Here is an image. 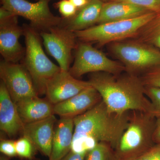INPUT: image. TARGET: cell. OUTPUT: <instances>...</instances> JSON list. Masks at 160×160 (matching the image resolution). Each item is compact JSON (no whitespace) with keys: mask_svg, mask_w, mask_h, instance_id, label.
Listing matches in <instances>:
<instances>
[{"mask_svg":"<svg viewBox=\"0 0 160 160\" xmlns=\"http://www.w3.org/2000/svg\"><path fill=\"white\" fill-rule=\"evenodd\" d=\"M102 101L100 93L91 86L66 101L53 106L54 114L61 118H74Z\"/></svg>","mask_w":160,"mask_h":160,"instance_id":"obj_13","label":"cell"},{"mask_svg":"<svg viewBox=\"0 0 160 160\" xmlns=\"http://www.w3.org/2000/svg\"></svg>","mask_w":160,"mask_h":160,"instance_id":"obj_36","label":"cell"},{"mask_svg":"<svg viewBox=\"0 0 160 160\" xmlns=\"http://www.w3.org/2000/svg\"><path fill=\"white\" fill-rule=\"evenodd\" d=\"M101 1H102V2H103V1H111V0H101Z\"/></svg>","mask_w":160,"mask_h":160,"instance_id":"obj_35","label":"cell"},{"mask_svg":"<svg viewBox=\"0 0 160 160\" xmlns=\"http://www.w3.org/2000/svg\"><path fill=\"white\" fill-rule=\"evenodd\" d=\"M76 49L74 62L69 72L77 78L88 73L106 72L118 75L126 70L124 66L110 59L89 43H80Z\"/></svg>","mask_w":160,"mask_h":160,"instance_id":"obj_7","label":"cell"},{"mask_svg":"<svg viewBox=\"0 0 160 160\" xmlns=\"http://www.w3.org/2000/svg\"><path fill=\"white\" fill-rule=\"evenodd\" d=\"M58 7L61 14L65 18L69 19L76 14L77 8L69 0H62L58 4Z\"/></svg>","mask_w":160,"mask_h":160,"instance_id":"obj_27","label":"cell"},{"mask_svg":"<svg viewBox=\"0 0 160 160\" xmlns=\"http://www.w3.org/2000/svg\"><path fill=\"white\" fill-rule=\"evenodd\" d=\"M145 93L152 104V114L156 118L160 116V88L145 86Z\"/></svg>","mask_w":160,"mask_h":160,"instance_id":"obj_24","label":"cell"},{"mask_svg":"<svg viewBox=\"0 0 160 160\" xmlns=\"http://www.w3.org/2000/svg\"><path fill=\"white\" fill-rule=\"evenodd\" d=\"M155 119L149 112L131 111L128 126L117 146L120 154L126 156L135 154L153 141Z\"/></svg>","mask_w":160,"mask_h":160,"instance_id":"obj_5","label":"cell"},{"mask_svg":"<svg viewBox=\"0 0 160 160\" xmlns=\"http://www.w3.org/2000/svg\"><path fill=\"white\" fill-rule=\"evenodd\" d=\"M88 82L111 112L123 114L138 111L152 114V104L145 93L141 78L130 73L120 75L97 72L92 73Z\"/></svg>","mask_w":160,"mask_h":160,"instance_id":"obj_1","label":"cell"},{"mask_svg":"<svg viewBox=\"0 0 160 160\" xmlns=\"http://www.w3.org/2000/svg\"><path fill=\"white\" fill-rule=\"evenodd\" d=\"M87 152L75 153L71 151L60 160H85Z\"/></svg>","mask_w":160,"mask_h":160,"instance_id":"obj_30","label":"cell"},{"mask_svg":"<svg viewBox=\"0 0 160 160\" xmlns=\"http://www.w3.org/2000/svg\"><path fill=\"white\" fill-rule=\"evenodd\" d=\"M0 160H9L8 158L6 157V156H2L0 158Z\"/></svg>","mask_w":160,"mask_h":160,"instance_id":"obj_33","label":"cell"},{"mask_svg":"<svg viewBox=\"0 0 160 160\" xmlns=\"http://www.w3.org/2000/svg\"><path fill=\"white\" fill-rule=\"evenodd\" d=\"M98 143L97 141L89 137L73 136L71 151L77 153L88 152L93 149Z\"/></svg>","mask_w":160,"mask_h":160,"instance_id":"obj_20","label":"cell"},{"mask_svg":"<svg viewBox=\"0 0 160 160\" xmlns=\"http://www.w3.org/2000/svg\"><path fill=\"white\" fill-rule=\"evenodd\" d=\"M108 143L99 142L93 149L87 152L85 160H109L110 156Z\"/></svg>","mask_w":160,"mask_h":160,"instance_id":"obj_22","label":"cell"},{"mask_svg":"<svg viewBox=\"0 0 160 160\" xmlns=\"http://www.w3.org/2000/svg\"><path fill=\"white\" fill-rule=\"evenodd\" d=\"M111 2H123L133 4L160 14V0H111Z\"/></svg>","mask_w":160,"mask_h":160,"instance_id":"obj_25","label":"cell"},{"mask_svg":"<svg viewBox=\"0 0 160 160\" xmlns=\"http://www.w3.org/2000/svg\"><path fill=\"white\" fill-rule=\"evenodd\" d=\"M157 16V13L150 12L133 18L98 24L74 32L77 38L84 42L103 46L138 34Z\"/></svg>","mask_w":160,"mask_h":160,"instance_id":"obj_4","label":"cell"},{"mask_svg":"<svg viewBox=\"0 0 160 160\" xmlns=\"http://www.w3.org/2000/svg\"><path fill=\"white\" fill-rule=\"evenodd\" d=\"M23 123L37 122L55 115L53 104L38 96L26 98L15 103Z\"/></svg>","mask_w":160,"mask_h":160,"instance_id":"obj_17","label":"cell"},{"mask_svg":"<svg viewBox=\"0 0 160 160\" xmlns=\"http://www.w3.org/2000/svg\"><path fill=\"white\" fill-rule=\"evenodd\" d=\"M110 49L132 74L160 66V52L141 42H115Z\"/></svg>","mask_w":160,"mask_h":160,"instance_id":"obj_6","label":"cell"},{"mask_svg":"<svg viewBox=\"0 0 160 160\" xmlns=\"http://www.w3.org/2000/svg\"><path fill=\"white\" fill-rule=\"evenodd\" d=\"M57 122L53 115L37 122L24 124L22 131L23 136L30 140L36 148L49 158L51 153Z\"/></svg>","mask_w":160,"mask_h":160,"instance_id":"obj_14","label":"cell"},{"mask_svg":"<svg viewBox=\"0 0 160 160\" xmlns=\"http://www.w3.org/2000/svg\"><path fill=\"white\" fill-rule=\"evenodd\" d=\"M17 17L0 21V53L4 61L9 62L19 63L26 52L19 42L24 30L18 24Z\"/></svg>","mask_w":160,"mask_h":160,"instance_id":"obj_11","label":"cell"},{"mask_svg":"<svg viewBox=\"0 0 160 160\" xmlns=\"http://www.w3.org/2000/svg\"><path fill=\"white\" fill-rule=\"evenodd\" d=\"M23 28L26 52L22 64L31 76L38 95L44 94L48 81L61 69L46 56L38 32L27 25Z\"/></svg>","mask_w":160,"mask_h":160,"instance_id":"obj_3","label":"cell"},{"mask_svg":"<svg viewBox=\"0 0 160 160\" xmlns=\"http://www.w3.org/2000/svg\"><path fill=\"white\" fill-rule=\"evenodd\" d=\"M0 77L15 103L38 96L31 76L22 63L9 62L3 60L0 63Z\"/></svg>","mask_w":160,"mask_h":160,"instance_id":"obj_10","label":"cell"},{"mask_svg":"<svg viewBox=\"0 0 160 160\" xmlns=\"http://www.w3.org/2000/svg\"><path fill=\"white\" fill-rule=\"evenodd\" d=\"M77 9H82L86 6L89 0H69Z\"/></svg>","mask_w":160,"mask_h":160,"instance_id":"obj_32","label":"cell"},{"mask_svg":"<svg viewBox=\"0 0 160 160\" xmlns=\"http://www.w3.org/2000/svg\"><path fill=\"white\" fill-rule=\"evenodd\" d=\"M129 160H140V158H137Z\"/></svg>","mask_w":160,"mask_h":160,"instance_id":"obj_34","label":"cell"},{"mask_svg":"<svg viewBox=\"0 0 160 160\" xmlns=\"http://www.w3.org/2000/svg\"><path fill=\"white\" fill-rule=\"evenodd\" d=\"M74 131L73 118H61L55 126L49 160H60L71 151Z\"/></svg>","mask_w":160,"mask_h":160,"instance_id":"obj_16","label":"cell"},{"mask_svg":"<svg viewBox=\"0 0 160 160\" xmlns=\"http://www.w3.org/2000/svg\"><path fill=\"white\" fill-rule=\"evenodd\" d=\"M157 22L154 26L147 25V29L145 26L142 30V39L143 42H150L156 45L160 50V16L158 18Z\"/></svg>","mask_w":160,"mask_h":160,"instance_id":"obj_21","label":"cell"},{"mask_svg":"<svg viewBox=\"0 0 160 160\" xmlns=\"http://www.w3.org/2000/svg\"><path fill=\"white\" fill-rule=\"evenodd\" d=\"M150 12L146 8L130 3L109 1L103 4L97 23L103 24L129 19Z\"/></svg>","mask_w":160,"mask_h":160,"instance_id":"obj_18","label":"cell"},{"mask_svg":"<svg viewBox=\"0 0 160 160\" xmlns=\"http://www.w3.org/2000/svg\"><path fill=\"white\" fill-rule=\"evenodd\" d=\"M139 158L140 160H160V145L152 147Z\"/></svg>","mask_w":160,"mask_h":160,"instance_id":"obj_29","label":"cell"},{"mask_svg":"<svg viewBox=\"0 0 160 160\" xmlns=\"http://www.w3.org/2000/svg\"><path fill=\"white\" fill-rule=\"evenodd\" d=\"M104 3L101 0H89L73 17L64 21L61 26L70 31H82L97 23L101 15Z\"/></svg>","mask_w":160,"mask_h":160,"instance_id":"obj_19","label":"cell"},{"mask_svg":"<svg viewBox=\"0 0 160 160\" xmlns=\"http://www.w3.org/2000/svg\"><path fill=\"white\" fill-rule=\"evenodd\" d=\"M24 123L5 84H0V129L9 137L22 132Z\"/></svg>","mask_w":160,"mask_h":160,"instance_id":"obj_15","label":"cell"},{"mask_svg":"<svg viewBox=\"0 0 160 160\" xmlns=\"http://www.w3.org/2000/svg\"><path fill=\"white\" fill-rule=\"evenodd\" d=\"M16 149L18 155L25 158H31L35 148L33 144L26 137L23 136L15 141Z\"/></svg>","mask_w":160,"mask_h":160,"instance_id":"obj_23","label":"cell"},{"mask_svg":"<svg viewBox=\"0 0 160 160\" xmlns=\"http://www.w3.org/2000/svg\"><path fill=\"white\" fill-rule=\"evenodd\" d=\"M153 142L160 145V116L156 118L153 134Z\"/></svg>","mask_w":160,"mask_h":160,"instance_id":"obj_31","label":"cell"},{"mask_svg":"<svg viewBox=\"0 0 160 160\" xmlns=\"http://www.w3.org/2000/svg\"><path fill=\"white\" fill-rule=\"evenodd\" d=\"M1 1L3 8L29 20L30 26L40 32L49 31L62 23L63 19L55 16L50 11L48 0H39L35 3L26 0Z\"/></svg>","mask_w":160,"mask_h":160,"instance_id":"obj_8","label":"cell"},{"mask_svg":"<svg viewBox=\"0 0 160 160\" xmlns=\"http://www.w3.org/2000/svg\"><path fill=\"white\" fill-rule=\"evenodd\" d=\"M88 82L74 78L69 71L61 69L46 84L47 99L53 105L62 102L91 86Z\"/></svg>","mask_w":160,"mask_h":160,"instance_id":"obj_12","label":"cell"},{"mask_svg":"<svg viewBox=\"0 0 160 160\" xmlns=\"http://www.w3.org/2000/svg\"><path fill=\"white\" fill-rule=\"evenodd\" d=\"M129 112L109 111L102 100L83 114L73 118L74 136H86L117 146L129 123Z\"/></svg>","mask_w":160,"mask_h":160,"instance_id":"obj_2","label":"cell"},{"mask_svg":"<svg viewBox=\"0 0 160 160\" xmlns=\"http://www.w3.org/2000/svg\"><path fill=\"white\" fill-rule=\"evenodd\" d=\"M0 151L8 157H13L17 155L15 141L10 140H2L0 143Z\"/></svg>","mask_w":160,"mask_h":160,"instance_id":"obj_28","label":"cell"},{"mask_svg":"<svg viewBox=\"0 0 160 160\" xmlns=\"http://www.w3.org/2000/svg\"><path fill=\"white\" fill-rule=\"evenodd\" d=\"M40 35L47 52L56 60L62 70L69 71L72 52L77 46L75 32L60 26L40 32Z\"/></svg>","mask_w":160,"mask_h":160,"instance_id":"obj_9","label":"cell"},{"mask_svg":"<svg viewBox=\"0 0 160 160\" xmlns=\"http://www.w3.org/2000/svg\"><path fill=\"white\" fill-rule=\"evenodd\" d=\"M141 79L145 86L160 88V66L149 69Z\"/></svg>","mask_w":160,"mask_h":160,"instance_id":"obj_26","label":"cell"}]
</instances>
